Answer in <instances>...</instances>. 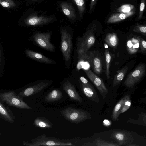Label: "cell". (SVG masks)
<instances>
[{
	"instance_id": "cell-1",
	"label": "cell",
	"mask_w": 146,
	"mask_h": 146,
	"mask_svg": "<svg viewBox=\"0 0 146 146\" xmlns=\"http://www.w3.org/2000/svg\"><path fill=\"white\" fill-rule=\"evenodd\" d=\"M23 145L28 146H74L70 142L65 141L55 137H48L45 134L33 139L31 143L22 141Z\"/></svg>"
},
{
	"instance_id": "cell-2",
	"label": "cell",
	"mask_w": 146,
	"mask_h": 146,
	"mask_svg": "<svg viewBox=\"0 0 146 146\" xmlns=\"http://www.w3.org/2000/svg\"><path fill=\"white\" fill-rule=\"evenodd\" d=\"M60 48L66 65H70L73 48L72 35L66 29L61 30Z\"/></svg>"
},
{
	"instance_id": "cell-3",
	"label": "cell",
	"mask_w": 146,
	"mask_h": 146,
	"mask_svg": "<svg viewBox=\"0 0 146 146\" xmlns=\"http://www.w3.org/2000/svg\"><path fill=\"white\" fill-rule=\"evenodd\" d=\"M61 115L70 122L80 123L91 118L90 114L86 111L78 109L68 107L62 110Z\"/></svg>"
},
{
	"instance_id": "cell-4",
	"label": "cell",
	"mask_w": 146,
	"mask_h": 146,
	"mask_svg": "<svg viewBox=\"0 0 146 146\" xmlns=\"http://www.w3.org/2000/svg\"><path fill=\"white\" fill-rule=\"evenodd\" d=\"M0 101L9 107L12 106L18 108L31 110L32 108L25 102L23 98L18 97L13 91H8L0 93Z\"/></svg>"
},
{
	"instance_id": "cell-5",
	"label": "cell",
	"mask_w": 146,
	"mask_h": 146,
	"mask_svg": "<svg viewBox=\"0 0 146 146\" xmlns=\"http://www.w3.org/2000/svg\"><path fill=\"white\" fill-rule=\"evenodd\" d=\"M95 42V38L90 31H87L77 41V52L79 58L86 57V52Z\"/></svg>"
},
{
	"instance_id": "cell-6",
	"label": "cell",
	"mask_w": 146,
	"mask_h": 146,
	"mask_svg": "<svg viewBox=\"0 0 146 146\" xmlns=\"http://www.w3.org/2000/svg\"><path fill=\"white\" fill-rule=\"evenodd\" d=\"M145 72V65L143 64H140L127 76L124 84L128 88H133L144 76Z\"/></svg>"
},
{
	"instance_id": "cell-7",
	"label": "cell",
	"mask_w": 146,
	"mask_h": 146,
	"mask_svg": "<svg viewBox=\"0 0 146 146\" xmlns=\"http://www.w3.org/2000/svg\"><path fill=\"white\" fill-rule=\"evenodd\" d=\"M51 32L46 33L37 32L34 35L33 39L39 47L48 51L53 52L55 47L50 42Z\"/></svg>"
},
{
	"instance_id": "cell-8",
	"label": "cell",
	"mask_w": 146,
	"mask_h": 146,
	"mask_svg": "<svg viewBox=\"0 0 146 146\" xmlns=\"http://www.w3.org/2000/svg\"><path fill=\"white\" fill-rule=\"evenodd\" d=\"M51 81L42 80L34 85L30 86L21 91L17 94L19 98H24L31 96L48 87L51 83Z\"/></svg>"
},
{
	"instance_id": "cell-9",
	"label": "cell",
	"mask_w": 146,
	"mask_h": 146,
	"mask_svg": "<svg viewBox=\"0 0 146 146\" xmlns=\"http://www.w3.org/2000/svg\"><path fill=\"white\" fill-rule=\"evenodd\" d=\"M85 72L88 77L96 87L103 98H104L108 92L103 80L90 70H85Z\"/></svg>"
},
{
	"instance_id": "cell-10",
	"label": "cell",
	"mask_w": 146,
	"mask_h": 146,
	"mask_svg": "<svg viewBox=\"0 0 146 146\" xmlns=\"http://www.w3.org/2000/svg\"><path fill=\"white\" fill-rule=\"evenodd\" d=\"M62 89L72 100L82 102V100L79 94L76 91L74 86L68 80L65 81L62 84Z\"/></svg>"
},
{
	"instance_id": "cell-11",
	"label": "cell",
	"mask_w": 146,
	"mask_h": 146,
	"mask_svg": "<svg viewBox=\"0 0 146 146\" xmlns=\"http://www.w3.org/2000/svg\"><path fill=\"white\" fill-rule=\"evenodd\" d=\"M52 20L53 18L51 17L33 15L26 19L25 22L28 25L37 26L46 24Z\"/></svg>"
},
{
	"instance_id": "cell-12",
	"label": "cell",
	"mask_w": 146,
	"mask_h": 146,
	"mask_svg": "<svg viewBox=\"0 0 146 146\" xmlns=\"http://www.w3.org/2000/svg\"><path fill=\"white\" fill-rule=\"evenodd\" d=\"M0 117L6 121L14 123L16 118L9 108L8 106H5L0 101Z\"/></svg>"
},
{
	"instance_id": "cell-13",
	"label": "cell",
	"mask_w": 146,
	"mask_h": 146,
	"mask_svg": "<svg viewBox=\"0 0 146 146\" xmlns=\"http://www.w3.org/2000/svg\"><path fill=\"white\" fill-rule=\"evenodd\" d=\"M80 86L83 93L88 98L96 102H99L97 93L89 83L84 84L81 82Z\"/></svg>"
},
{
	"instance_id": "cell-14",
	"label": "cell",
	"mask_w": 146,
	"mask_h": 146,
	"mask_svg": "<svg viewBox=\"0 0 146 146\" xmlns=\"http://www.w3.org/2000/svg\"><path fill=\"white\" fill-rule=\"evenodd\" d=\"M25 52L29 57L37 61L49 64L56 63L54 61L40 53L29 50H26Z\"/></svg>"
},
{
	"instance_id": "cell-15",
	"label": "cell",
	"mask_w": 146,
	"mask_h": 146,
	"mask_svg": "<svg viewBox=\"0 0 146 146\" xmlns=\"http://www.w3.org/2000/svg\"><path fill=\"white\" fill-rule=\"evenodd\" d=\"M60 6L63 13L68 18L72 20H74L76 16L74 7L71 3L62 2L61 3Z\"/></svg>"
},
{
	"instance_id": "cell-16",
	"label": "cell",
	"mask_w": 146,
	"mask_h": 146,
	"mask_svg": "<svg viewBox=\"0 0 146 146\" xmlns=\"http://www.w3.org/2000/svg\"><path fill=\"white\" fill-rule=\"evenodd\" d=\"M33 125L40 128L50 129L53 127V124L50 121L44 117H38L34 120Z\"/></svg>"
},
{
	"instance_id": "cell-17",
	"label": "cell",
	"mask_w": 146,
	"mask_h": 146,
	"mask_svg": "<svg viewBox=\"0 0 146 146\" xmlns=\"http://www.w3.org/2000/svg\"><path fill=\"white\" fill-rule=\"evenodd\" d=\"M128 133L121 131H115L112 134V137L119 142L120 145L128 143L130 140V136L128 137Z\"/></svg>"
},
{
	"instance_id": "cell-18",
	"label": "cell",
	"mask_w": 146,
	"mask_h": 146,
	"mask_svg": "<svg viewBox=\"0 0 146 146\" xmlns=\"http://www.w3.org/2000/svg\"><path fill=\"white\" fill-rule=\"evenodd\" d=\"M135 12L126 13H115L112 15L107 20L109 23H114L120 21L133 15Z\"/></svg>"
},
{
	"instance_id": "cell-19",
	"label": "cell",
	"mask_w": 146,
	"mask_h": 146,
	"mask_svg": "<svg viewBox=\"0 0 146 146\" xmlns=\"http://www.w3.org/2000/svg\"><path fill=\"white\" fill-rule=\"evenodd\" d=\"M63 94L59 90L56 89L52 90L45 98L47 102H52L58 100L63 97Z\"/></svg>"
},
{
	"instance_id": "cell-20",
	"label": "cell",
	"mask_w": 146,
	"mask_h": 146,
	"mask_svg": "<svg viewBox=\"0 0 146 146\" xmlns=\"http://www.w3.org/2000/svg\"><path fill=\"white\" fill-rule=\"evenodd\" d=\"M140 39L138 38H133L127 42V50L129 53L133 54L138 50L140 46Z\"/></svg>"
},
{
	"instance_id": "cell-21",
	"label": "cell",
	"mask_w": 146,
	"mask_h": 146,
	"mask_svg": "<svg viewBox=\"0 0 146 146\" xmlns=\"http://www.w3.org/2000/svg\"><path fill=\"white\" fill-rule=\"evenodd\" d=\"M128 70V67L126 66L117 72L114 78L113 84V87L117 86L120 83Z\"/></svg>"
},
{
	"instance_id": "cell-22",
	"label": "cell",
	"mask_w": 146,
	"mask_h": 146,
	"mask_svg": "<svg viewBox=\"0 0 146 146\" xmlns=\"http://www.w3.org/2000/svg\"><path fill=\"white\" fill-rule=\"evenodd\" d=\"M105 41L106 43L111 47H115L118 43V39L115 33L108 34L106 36Z\"/></svg>"
},
{
	"instance_id": "cell-23",
	"label": "cell",
	"mask_w": 146,
	"mask_h": 146,
	"mask_svg": "<svg viewBox=\"0 0 146 146\" xmlns=\"http://www.w3.org/2000/svg\"><path fill=\"white\" fill-rule=\"evenodd\" d=\"M124 100V97L117 103L114 108L112 115V119L114 121H116L118 119Z\"/></svg>"
},
{
	"instance_id": "cell-24",
	"label": "cell",
	"mask_w": 146,
	"mask_h": 146,
	"mask_svg": "<svg viewBox=\"0 0 146 146\" xmlns=\"http://www.w3.org/2000/svg\"><path fill=\"white\" fill-rule=\"evenodd\" d=\"M131 105V101L130 96L128 94L124 97V100L120 111V114L126 111L130 108Z\"/></svg>"
},
{
	"instance_id": "cell-25",
	"label": "cell",
	"mask_w": 146,
	"mask_h": 146,
	"mask_svg": "<svg viewBox=\"0 0 146 146\" xmlns=\"http://www.w3.org/2000/svg\"><path fill=\"white\" fill-rule=\"evenodd\" d=\"M117 11L121 13L135 12V7L131 4H125L122 5L117 9Z\"/></svg>"
},
{
	"instance_id": "cell-26",
	"label": "cell",
	"mask_w": 146,
	"mask_h": 146,
	"mask_svg": "<svg viewBox=\"0 0 146 146\" xmlns=\"http://www.w3.org/2000/svg\"><path fill=\"white\" fill-rule=\"evenodd\" d=\"M75 3L77 7L79 15L82 17L85 9V0H73Z\"/></svg>"
},
{
	"instance_id": "cell-27",
	"label": "cell",
	"mask_w": 146,
	"mask_h": 146,
	"mask_svg": "<svg viewBox=\"0 0 146 146\" xmlns=\"http://www.w3.org/2000/svg\"><path fill=\"white\" fill-rule=\"evenodd\" d=\"M105 58L106 61V73L108 79L110 78V65L111 60V57L108 51L106 50H105Z\"/></svg>"
},
{
	"instance_id": "cell-28",
	"label": "cell",
	"mask_w": 146,
	"mask_h": 146,
	"mask_svg": "<svg viewBox=\"0 0 146 146\" xmlns=\"http://www.w3.org/2000/svg\"><path fill=\"white\" fill-rule=\"evenodd\" d=\"M0 5L3 7L7 8H11L16 5L13 0H0Z\"/></svg>"
},
{
	"instance_id": "cell-29",
	"label": "cell",
	"mask_w": 146,
	"mask_h": 146,
	"mask_svg": "<svg viewBox=\"0 0 146 146\" xmlns=\"http://www.w3.org/2000/svg\"><path fill=\"white\" fill-rule=\"evenodd\" d=\"M94 68L95 72L99 74L101 71L102 66L100 61L98 58H95L93 60Z\"/></svg>"
},
{
	"instance_id": "cell-30",
	"label": "cell",
	"mask_w": 146,
	"mask_h": 146,
	"mask_svg": "<svg viewBox=\"0 0 146 146\" xmlns=\"http://www.w3.org/2000/svg\"><path fill=\"white\" fill-rule=\"evenodd\" d=\"M95 144V145L98 146H112L120 145H119L106 142L99 139L97 140Z\"/></svg>"
},
{
	"instance_id": "cell-31",
	"label": "cell",
	"mask_w": 146,
	"mask_h": 146,
	"mask_svg": "<svg viewBox=\"0 0 146 146\" xmlns=\"http://www.w3.org/2000/svg\"><path fill=\"white\" fill-rule=\"evenodd\" d=\"M135 32L139 33L145 34L146 33V27L145 25H137L133 29Z\"/></svg>"
},
{
	"instance_id": "cell-32",
	"label": "cell",
	"mask_w": 146,
	"mask_h": 146,
	"mask_svg": "<svg viewBox=\"0 0 146 146\" xmlns=\"http://www.w3.org/2000/svg\"><path fill=\"white\" fill-rule=\"evenodd\" d=\"M145 7V0H142L140 4L139 14L138 17V19H140L142 18Z\"/></svg>"
},
{
	"instance_id": "cell-33",
	"label": "cell",
	"mask_w": 146,
	"mask_h": 146,
	"mask_svg": "<svg viewBox=\"0 0 146 146\" xmlns=\"http://www.w3.org/2000/svg\"><path fill=\"white\" fill-rule=\"evenodd\" d=\"M140 47L142 52H143L145 53L146 51V42L142 38L140 39Z\"/></svg>"
},
{
	"instance_id": "cell-34",
	"label": "cell",
	"mask_w": 146,
	"mask_h": 146,
	"mask_svg": "<svg viewBox=\"0 0 146 146\" xmlns=\"http://www.w3.org/2000/svg\"><path fill=\"white\" fill-rule=\"evenodd\" d=\"M97 0H91L89 12L92 11L94 5L96 3Z\"/></svg>"
},
{
	"instance_id": "cell-35",
	"label": "cell",
	"mask_w": 146,
	"mask_h": 146,
	"mask_svg": "<svg viewBox=\"0 0 146 146\" xmlns=\"http://www.w3.org/2000/svg\"><path fill=\"white\" fill-rule=\"evenodd\" d=\"M80 79L81 83H82L86 84L88 83V80L84 77H80Z\"/></svg>"
},
{
	"instance_id": "cell-36",
	"label": "cell",
	"mask_w": 146,
	"mask_h": 146,
	"mask_svg": "<svg viewBox=\"0 0 146 146\" xmlns=\"http://www.w3.org/2000/svg\"><path fill=\"white\" fill-rule=\"evenodd\" d=\"M1 132H0V136H1Z\"/></svg>"
},
{
	"instance_id": "cell-37",
	"label": "cell",
	"mask_w": 146,
	"mask_h": 146,
	"mask_svg": "<svg viewBox=\"0 0 146 146\" xmlns=\"http://www.w3.org/2000/svg\"><path fill=\"white\" fill-rule=\"evenodd\" d=\"M33 0L37 1V0Z\"/></svg>"
}]
</instances>
